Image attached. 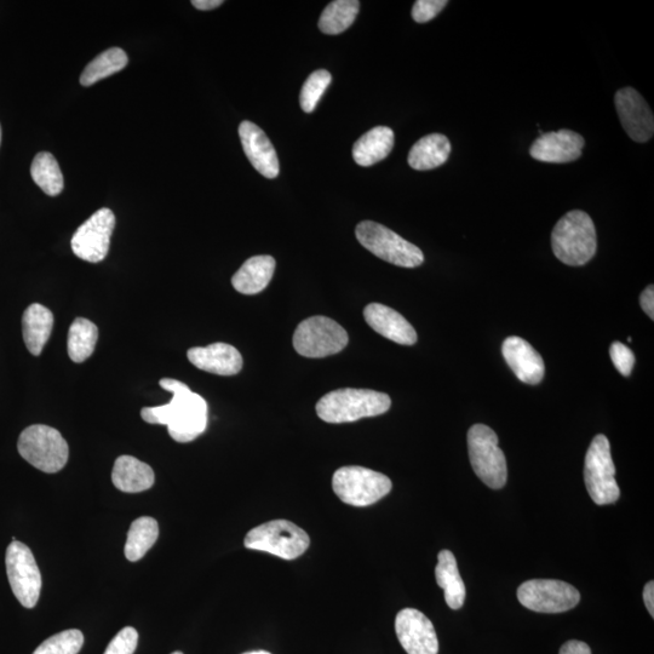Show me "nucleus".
Masks as SVG:
<instances>
[{
    "mask_svg": "<svg viewBox=\"0 0 654 654\" xmlns=\"http://www.w3.org/2000/svg\"><path fill=\"white\" fill-rule=\"evenodd\" d=\"M159 384L172 393V400L168 405L142 409L143 421L168 427L171 438L177 443H191L208 427V403L183 382L164 378Z\"/></svg>",
    "mask_w": 654,
    "mask_h": 654,
    "instance_id": "1",
    "label": "nucleus"
},
{
    "mask_svg": "<svg viewBox=\"0 0 654 654\" xmlns=\"http://www.w3.org/2000/svg\"><path fill=\"white\" fill-rule=\"evenodd\" d=\"M390 406L392 400L387 394L370 389L344 388L325 394L315 409L321 420L340 424L381 416Z\"/></svg>",
    "mask_w": 654,
    "mask_h": 654,
    "instance_id": "2",
    "label": "nucleus"
},
{
    "mask_svg": "<svg viewBox=\"0 0 654 654\" xmlns=\"http://www.w3.org/2000/svg\"><path fill=\"white\" fill-rule=\"evenodd\" d=\"M552 248L567 266L579 267L592 260L598 249L592 217L581 210L567 212L553 229Z\"/></svg>",
    "mask_w": 654,
    "mask_h": 654,
    "instance_id": "3",
    "label": "nucleus"
},
{
    "mask_svg": "<svg viewBox=\"0 0 654 654\" xmlns=\"http://www.w3.org/2000/svg\"><path fill=\"white\" fill-rule=\"evenodd\" d=\"M17 450L31 466L48 474L65 468L70 456V449L59 430L44 424L26 428L20 435Z\"/></svg>",
    "mask_w": 654,
    "mask_h": 654,
    "instance_id": "4",
    "label": "nucleus"
},
{
    "mask_svg": "<svg viewBox=\"0 0 654 654\" xmlns=\"http://www.w3.org/2000/svg\"><path fill=\"white\" fill-rule=\"evenodd\" d=\"M311 539L307 532L288 520L265 522L249 531L245 537V548L278 556L284 560H295L307 552Z\"/></svg>",
    "mask_w": 654,
    "mask_h": 654,
    "instance_id": "5",
    "label": "nucleus"
},
{
    "mask_svg": "<svg viewBox=\"0 0 654 654\" xmlns=\"http://www.w3.org/2000/svg\"><path fill=\"white\" fill-rule=\"evenodd\" d=\"M470 463L478 478L493 490L502 489L508 479L506 456L499 449L498 436L485 424H475L468 432Z\"/></svg>",
    "mask_w": 654,
    "mask_h": 654,
    "instance_id": "6",
    "label": "nucleus"
},
{
    "mask_svg": "<svg viewBox=\"0 0 654 654\" xmlns=\"http://www.w3.org/2000/svg\"><path fill=\"white\" fill-rule=\"evenodd\" d=\"M355 235L366 250L392 265L416 268L424 262V255L420 248L380 223L360 222L355 228Z\"/></svg>",
    "mask_w": 654,
    "mask_h": 654,
    "instance_id": "7",
    "label": "nucleus"
},
{
    "mask_svg": "<svg viewBox=\"0 0 654 654\" xmlns=\"http://www.w3.org/2000/svg\"><path fill=\"white\" fill-rule=\"evenodd\" d=\"M332 487L343 503L353 507H367L386 497L393 484L382 473L351 466L336 470Z\"/></svg>",
    "mask_w": 654,
    "mask_h": 654,
    "instance_id": "8",
    "label": "nucleus"
},
{
    "mask_svg": "<svg viewBox=\"0 0 654 654\" xmlns=\"http://www.w3.org/2000/svg\"><path fill=\"white\" fill-rule=\"evenodd\" d=\"M615 475L610 441L605 435H596L585 455L584 481L589 496L598 506L616 503L621 496Z\"/></svg>",
    "mask_w": 654,
    "mask_h": 654,
    "instance_id": "9",
    "label": "nucleus"
},
{
    "mask_svg": "<svg viewBox=\"0 0 654 654\" xmlns=\"http://www.w3.org/2000/svg\"><path fill=\"white\" fill-rule=\"evenodd\" d=\"M348 342L347 331L335 320L321 315L303 320L294 334L295 351L304 358L330 357L342 352Z\"/></svg>",
    "mask_w": 654,
    "mask_h": 654,
    "instance_id": "10",
    "label": "nucleus"
},
{
    "mask_svg": "<svg viewBox=\"0 0 654 654\" xmlns=\"http://www.w3.org/2000/svg\"><path fill=\"white\" fill-rule=\"evenodd\" d=\"M520 604L533 612L562 613L575 608L581 594L573 585L556 579H531L518 589Z\"/></svg>",
    "mask_w": 654,
    "mask_h": 654,
    "instance_id": "11",
    "label": "nucleus"
},
{
    "mask_svg": "<svg viewBox=\"0 0 654 654\" xmlns=\"http://www.w3.org/2000/svg\"><path fill=\"white\" fill-rule=\"evenodd\" d=\"M5 565L16 599L26 608L36 607L42 590V575L31 549L19 541L11 542Z\"/></svg>",
    "mask_w": 654,
    "mask_h": 654,
    "instance_id": "12",
    "label": "nucleus"
},
{
    "mask_svg": "<svg viewBox=\"0 0 654 654\" xmlns=\"http://www.w3.org/2000/svg\"><path fill=\"white\" fill-rule=\"evenodd\" d=\"M114 227H116V216L113 211L107 208L97 210L74 233L71 242L74 255L90 263L105 260Z\"/></svg>",
    "mask_w": 654,
    "mask_h": 654,
    "instance_id": "13",
    "label": "nucleus"
},
{
    "mask_svg": "<svg viewBox=\"0 0 654 654\" xmlns=\"http://www.w3.org/2000/svg\"><path fill=\"white\" fill-rule=\"evenodd\" d=\"M395 631L407 654H438V635L430 619L415 608H404L395 619Z\"/></svg>",
    "mask_w": 654,
    "mask_h": 654,
    "instance_id": "14",
    "label": "nucleus"
},
{
    "mask_svg": "<svg viewBox=\"0 0 654 654\" xmlns=\"http://www.w3.org/2000/svg\"><path fill=\"white\" fill-rule=\"evenodd\" d=\"M615 102L619 120L630 139L640 143L650 141L654 118L644 97L633 88H625L617 91Z\"/></svg>",
    "mask_w": 654,
    "mask_h": 654,
    "instance_id": "15",
    "label": "nucleus"
},
{
    "mask_svg": "<svg viewBox=\"0 0 654 654\" xmlns=\"http://www.w3.org/2000/svg\"><path fill=\"white\" fill-rule=\"evenodd\" d=\"M584 139L572 130H560L539 136L530 149L538 162L566 164L582 157Z\"/></svg>",
    "mask_w": 654,
    "mask_h": 654,
    "instance_id": "16",
    "label": "nucleus"
},
{
    "mask_svg": "<svg viewBox=\"0 0 654 654\" xmlns=\"http://www.w3.org/2000/svg\"><path fill=\"white\" fill-rule=\"evenodd\" d=\"M240 141L246 157L254 168L267 179H275L280 172L279 159L272 142L265 131L254 123L245 120L239 126Z\"/></svg>",
    "mask_w": 654,
    "mask_h": 654,
    "instance_id": "17",
    "label": "nucleus"
},
{
    "mask_svg": "<svg viewBox=\"0 0 654 654\" xmlns=\"http://www.w3.org/2000/svg\"><path fill=\"white\" fill-rule=\"evenodd\" d=\"M188 360L199 370L218 376L238 375L243 369V357L237 348L227 343L208 347H194L187 353Z\"/></svg>",
    "mask_w": 654,
    "mask_h": 654,
    "instance_id": "18",
    "label": "nucleus"
},
{
    "mask_svg": "<svg viewBox=\"0 0 654 654\" xmlns=\"http://www.w3.org/2000/svg\"><path fill=\"white\" fill-rule=\"evenodd\" d=\"M502 353L510 369L521 382L538 384L543 380L545 374L543 358L524 338L508 337L503 343Z\"/></svg>",
    "mask_w": 654,
    "mask_h": 654,
    "instance_id": "19",
    "label": "nucleus"
},
{
    "mask_svg": "<svg viewBox=\"0 0 654 654\" xmlns=\"http://www.w3.org/2000/svg\"><path fill=\"white\" fill-rule=\"evenodd\" d=\"M364 318L377 334L401 346H413L417 342V332L413 326L392 308L371 303L364 309Z\"/></svg>",
    "mask_w": 654,
    "mask_h": 654,
    "instance_id": "20",
    "label": "nucleus"
},
{
    "mask_svg": "<svg viewBox=\"0 0 654 654\" xmlns=\"http://www.w3.org/2000/svg\"><path fill=\"white\" fill-rule=\"evenodd\" d=\"M275 260L272 256H255L233 275V288L243 295L260 294L267 288L274 275Z\"/></svg>",
    "mask_w": 654,
    "mask_h": 654,
    "instance_id": "21",
    "label": "nucleus"
},
{
    "mask_svg": "<svg viewBox=\"0 0 654 654\" xmlns=\"http://www.w3.org/2000/svg\"><path fill=\"white\" fill-rule=\"evenodd\" d=\"M54 329V314L42 304L34 303L22 317V334L28 351L34 357L42 354Z\"/></svg>",
    "mask_w": 654,
    "mask_h": 654,
    "instance_id": "22",
    "label": "nucleus"
},
{
    "mask_svg": "<svg viewBox=\"0 0 654 654\" xmlns=\"http://www.w3.org/2000/svg\"><path fill=\"white\" fill-rule=\"evenodd\" d=\"M112 481L120 491L139 493L151 489L154 472L148 464L133 456H120L114 463Z\"/></svg>",
    "mask_w": 654,
    "mask_h": 654,
    "instance_id": "23",
    "label": "nucleus"
},
{
    "mask_svg": "<svg viewBox=\"0 0 654 654\" xmlns=\"http://www.w3.org/2000/svg\"><path fill=\"white\" fill-rule=\"evenodd\" d=\"M395 136L393 130L387 126L367 131L354 143L353 158L360 166H372L386 159L393 151Z\"/></svg>",
    "mask_w": 654,
    "mask_h": 654,
    "instance_id": "24",
    "label": "nucleus"
},
{
    "mask_svg": "<svg viewBox=\"0 0 654 654\" xmlns=\"http://www.w3.org/2000/svg\"><path fill=\"white\" fill-rule=\"evenodd\" d=\"M435 578L439 587L444 589L447 606L451 610H460L466 601V585L458 570L455 555L450 550H441L439 553Z\"/></svg>",
    "mask_w": 654,
    "mask_h": 654,
    "instance_id": "25",
    "label": "nucleus"
},
{
    "mask_svg": "<svg viewBox=\"0 0 654 654\" xmlns=\"http://www.w3.org/2000/svg\"><path fill=\"white\" fill-rule=\"evenodd\" d=\"M451 143L445 135L430 134L417 141L411 148L409 164L417 171H427L439 168L449 159Z\"/></svg>",
    "mask_w": 654,
    "mask_h": 654,
    "instance_id": "26",
    "label": "nucleus"
},
{
    "mask_svg": "<svg viewBox=\"0 0 654 654\" xmlns=\"http://www.w3.org/2000/svg\"><path fill=\"white\" fill-rule=\"evenodd\" d=\"M159 537V526L156 519L142 516L131 524L128 539L125 543V556L131 562L139 561L149 549L156 544Z\"/></svg>",
    "mask_w": 654,
    "mask_h": 654,
    "instance_id": "27",
    "label": "nucleus"
},
{
    "mask_svg": "<svg viewBox=\"0 0 654 654\" xmlns=\"http://www.w3.org/2000/svg\"><path fill=\"white\" fill-rule=\"evenodd\" d=\"M97 340H99V329L88 319L78 318L73 321L68 332V355L73 363L82 364L93 355Z\"/></svg>",
    "mask_w": 654,
    "mask_h": 654,
    "instance_id": "28",
    "label": "nucleus"
},
{
    "mask_svg": "<svg viewBox=\"0 0 654 654\" xmlns=\"http://www.w3.org/2000/svg\"><path fill=\"white\" fill-rule=\"evenodd\" d=\"M359 9L358 0H335L327 5L320 16V31L331 36L347 31L357 19Z\"/></svg>",
    "mask_w": 654,
    "mask_h": 654,
    "instance_id": "29",
    "label": "nucleus"
},
{
    "mask_svg": "<svg viewBox=\"0 0 654 654\" xmlns=\"http://www.w3.org/2000/svg\"><path fill=\"white\" fill-rule=\"evenodd\" d=\"M128 62V55L120 48H111L103 51L102 54L86 66L82 77H80V84L83 86L94 85L100 82V80L111 77L113 74L124 70Z\"/></svg>",
    "mask_w": 654,
    "mask_h": 654,
    "instance_id": "30",
    "label": "nucleus"
},
{
    "mask_svg": "<svg viewBox=\"0 0 654 654\" xmlns=\"http://www.w3.org/2000/svg\"><path fill=\"white\" fill-rule=\"evenodd\" d=\"M31 175L37 186L49 197H56L63 191L65 181L59 163L48 152L37 154L31 166Z\"/></svg>",
    "mask_w": 654,
    "mask_h": 654,
    "instance_id": "31",
    "label": "nucleus"
},
{
    "mask_svg": "<svg viewBox=\"0 0 654 654\" xmlns=\"http://www.w3.org/2000/svg\"><path fill=\"white\" fill-rule=\"evenodd\" d=\"M84 645V635L78 629L62 631L45 640L33 654H78Z\"/></svg>",
    "mask_w": 654,
    "mask_h": 654,
    "instance_id": "32",
    "label": "nucleus"
},
{
    "mask_svg": "<svg viewBox=\"0 0 654 654\" xmlns=\"http://www.w3.org/2000/svg\"><path fill=\"white\" fill-rule=\"evenodd\" d=\"M331 74L325 70L315 71L303 84L300 96L304 112L312 113L331 83Z\"/></svg>",
    "mask_w": 654,
    "mask_h": 654,
    "instance_id": "33",
    "label": "nucleus"
},
{
    "mask_svg": "<svg viewBox=\"0 0 654 654\" xmlns=\"http://www.w3.org/2000/svg\"><path fill=\"white\" fill-rule=\"evenodd\" d=\"M139 644V633L136 629L126 627L114 636L103 654H134Z\"/></svg>",
    "mask_w": 654,
    "mask_h": 654,
    "instance_id": "34",
    "label": "nucleus"
},
{
    "mask_svg": "<svg viewBox=\"0 0 654 654\" xmlns=\"http://www.w3.org/2000/svg\"><path fill=\"white\" fill-rule=\"evenodd\" d=\"M449 2L446 0H417L413 4L412 19L418 24H426L432 21L443 11Z\"/></svg>",
    "mask_w": 654,
    "mask_h": 654,
    "instance_id": "35",
    "label": "nucleus"
},
{
    "mask_svg": "<svg viewBox=\"0 0 654 654\" xmlns=\"http://www.w3.org/2000/svg\"><path fill=\"white\" fill-rule=\"evenodd\" d=\"M610 355L615 364L616 369L621 372V375L628 377L635 365V355L628 346L621 342L612 343L610 348Z\"/></svg>",
    "mask_w": 654,
    "mask_h": 654,
    "instance_id": "36",
    "label": "nucleus"
},
{
    "mask_svg": "<svg viewBox=\"0 0 654 654\" xmlns=\"http://www.w3.org/2000/svg\"><path fill=\"white\" fill-rule=\"evenodd\" d=\"M559 654H592V650L585 642L571 640L562 645Z\"/></svg>",
    "mask_w": 654,
    "mask_h": 654,
    "instance_id": "37",
    "label": "nucleus"
},
{
    "mask_svg": "<svg viewBox=\"0 0 654 654\" xmlns=\"http://www.w3.org/2000/svg\"><path fill=\"white\" fill-rule=\"evenodd\" d=\"M640 304L644 312L651 318L654 319V289L653 285L647 286L644 292L640 296Z\"/></svg>",
    "mask_w": 654,
    "mask_h": 654,
    "instance_id": "38",
    "label": "nucleus"
},
{
    "mask_svg": "<svg viewBox=\"0 0 654 654\" xmlns=\"http://www.w3.org/2000/svg\"><path fill=\"white\" fill-rule=\"evenodd\" d=\"M644 602H645L647 611L650 612V615L652 617H654V583H653V581L648 582L645 585Z\"/></svg>",
    "mask_w": 654,
    "mask_h": 654,
    "instance_id": "39",
    "label": "nucleus"
},
{
    "mask_svg": "<svg viewBox=\"0 0 654 654\" xmlns=\"http://www.w3.org/2000/svg\"><path fill=\"white\" fill-rule=\"evenodd\" d=\"M223 4L222 0H193L192 5L198 10H212L218 7H221Z\"/></svg>",
    "mask_w": 654,
    "mask_h": 654,
    "instance_id": "40",
    "label": "nucleus"
},
{
    "mask_svg": "<svg viewBox=\"0 0 654 654\" xmlns=\"http://www.w3.org/2000/svg\"><path fill=\"white\" fill-rule=\"evenodd\" d=\"M244 654H272V653H269V652H266V651H254V652H248V653H244Z\"/></svg>",
    "mask_w": 654,
    "mask_h": 654,
    "instance_id": "41",
    "label": "nucleus"
},
{
    "mask_svg": "<svg viewBox=\"0 0 654 654\" xmlns=\"http://www.w3.org/2000/svg\"><path fill=\"white\" fill-rule=\"evenodd\" d=\"M0 145H2V126H0Z\"/></svg>",
    "mask_w": 654,
    "mask_h": 654,
    "instance_id": "42",
    "label": "nucleus"
},
{
    "mask_svg": "<svg viewBox=\"0 0 654 654\" xmlns=\"http://www.w3.org/2000/svg\"><path fill=\"white\" fill-rule=\"evenodd\" d=\"M172 654H183L182 652H174Z\"/></svg>",
    "mask_w": 654,
    "mask_h": 654,
    "instance_id": "43",
    "label": "nucleus"
}]
</instances>
